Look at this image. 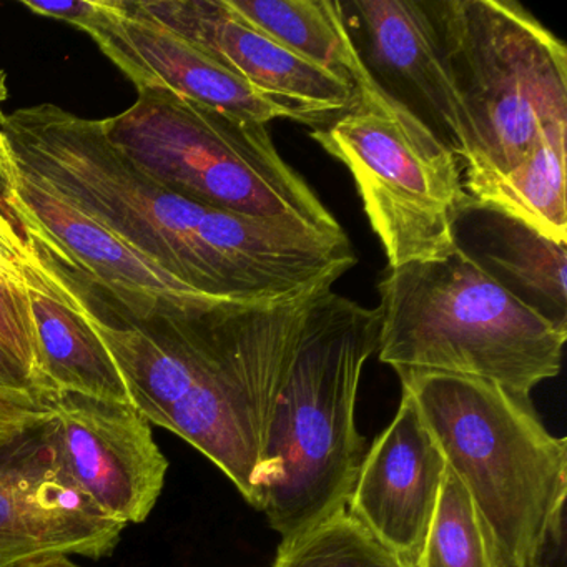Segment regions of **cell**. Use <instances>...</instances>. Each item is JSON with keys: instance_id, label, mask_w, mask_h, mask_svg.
Returning a JSON list of instances; mask_svg holds the SVG:
<instances>
[{"instance_id": "obj_1", "label": "cell", "mask_w": 567, "mask_h": 567, "mask_svg": "<svg viewBox=\"0 0 567 567\" xmlns=\"http://www.w3.org/2000/svg\"><path fill=\"white\" fill-rule=\"evenodd\" d=\"M0 148L202 297L281 300L333 288L358 261L344 231L220 210L175 194L115 147L102 121L59 105L6 115Z\"/></svg>"}, {"instance_id": "obj_2", "label": "cell", "mask_w": 567, "mask_h": 567, "mask_svg": "<svg viewBox=\"0 0 567 567\" xmlns=\"http://www.w3.org/2000/svg\"><path fill=\"white\" fill-rule=\"evenodd\" d=\"M380 341L378 308L333 290L311 307L275 403L260 511L284 539L347 511L367 446L354 423L361 373Z\"/></svg>"}, {"instance_id": "obj_3", "label": "cell", "mask_w": 567, "mask_h": 567, "mask_svg": "<svg viewBox=\"0 0 567 567\" xmlns=\"http://www.w3.org/2000/svg\"><path fill=\"white\" fill-rule=\"evenodd\" d=\"M381 363L491 381L529 398L556 378L567 330L501 287L463 251L388 268L380 285Z\"/></svg>"}, {"instance_id": "obj_4", "label": "cell", "mask_w": 567, "mask_h": 567, "mask_svg": "<svg viewBox=\"0 0 567 567\" xmlns=\"http://www.w3.org/2000/svg\"><path fill=\"white\" fill-rule=\"evenodd\" d=\"M398 377L489 526L506 567H526L564 520L566 437L546 430L529 398L491 381L433 371Z\"/></svg>"}, {"instance_id": "obj_5", "label": "cell", "mask_w": 567, "mask_h": 567, "mask_svg": "<svg viewBox=\"0 0 567 567\" xmlns=\"http://www.w3.org/2000/svg\"><path fill=\"white\" fill-rule=\"evenodd\" d=\"M461 125L466 188L519 164L567 124V49L514 0H427Z\"/></svg>"}, {"instance_id": "obj_6", "label": "cell", "mask_w": 567, "mask_h": 567, "mask_svg": "<svg viewBox=\"0 0 567 567\" xmlns=\"http://www.w3.org/2000/svg\"><path fill=\"white\" fill-rule=\"evenodd\" d=\"M135 104L104 118L105 135L182 197L255 217L288 218L328 234L343 227L281 157L267 125L171 89H137Z\"/></svg>"}, {"instance_id": "obj_7", "label": "cell", "mask_w": 567, "mask_h": 567, "mask_svg": "<svg viewBox=\"0 0 567 567\" xmlns=\"http://www.w3.org/2000/svg\"><path fill=\"white\" fill-rule=\"evenodd\" d=\"M310 137L357 184L388 268L437 260L454 250V224L467 194L460 158L370 74L347 112Z\"/></svg>"}, {"instance_id": "obj_8", "label": "cell", "mask_w": 567, "mask_h": 567, "mask_svg": "<svg viewBox=\"0 0 567 567\" xmlns=\"http://www.w3.org/2000/svg\"><path fill=\"white\" fill-rule=\"evenodd\" d=\"M317 288L274 301L231 303L217 343L164 430L212 461L260 509V473L275 403Z\"/></svg>"}, {"instance_id": "obj_9", "label": "cell", "mask_w": 567, "mask_h": 567, "mask_svg": "<svg viewBox=\"0 0 567 567\" xmlns=\"http://www.w3.org/2000/svg\"><path fill=\"white\" fill-rule=\"evenodd\" d=\"M0 197L44 254L78 271L135 320L190 310L202 297L147 255L19 168L0 148Z\"/></svg>"}, {"instance_id": "obj_10", "label": "cell", "mask_w": 567, "mask_h": 567, "mask_svg": "<svg viewBox=\"0 0 567 567\" xmlns=\"http://www.w3.org/2000/svg\"><path fill=\"white\" fill-rule=\"evenodd\" d=\"M45 433L59 470L99 513L124 526L151 516L168 460L134 404L55 394Z\"/></svg>"}, {"instance_id": "obj_11", "label": "cell", "mask_w": 567, "mask_h": 567, "mask_svg": "<svg viewBox=\"0 0 567 567\" xmlns=\"http://www.w3.org/2000/svg\"><path fill=\"white\" fill-rule=\"evenodd\" d=\"M135 11L220 62L290 109L298 124L324 127L354 102V87L278 44L228 0H128Z\"/></svg>"}, {"instance_id": "obj_12", "label": "cell", "mask_w": 567, "mask_h": 567, "mask_svg": "<svg viewBox=\"0 0 567 567\" xmlns=\"http://www.w3.org/2000/svg\"><path fill=\"white\" fill-rule=\"evenodd\" d=\"M45 423L0 446V567L52 553L101 559L114 553L127 527L69 483Z\"/></svg>"}, {"instance_id": "obj_13", "label": "cell", "mask_w": 567, "mask_h": 567, "mask_svg": "<svg viewBox=\"0 0 567 567\" xmlns=\"http://www.w3.org/2000/svg\"><path fill=\"white\" fill-rule=\"evenodd\" d=\"M340 8L371 79L413 112L461 162L463 125L441 62L430 2L348 0Z\"/></svg>"}, {"instance_id": "obj_14", "label": "cell", "mask_w": 567, "mask_h": 567, "mask_svg": "<svg viewBox=\"0 0 567 567\" xmlns=\"http://www.w3.org/2000/svg\"><path fill=\"white\" fill-rule=\"evenodd\" d=\"M446 460L403 390L390 426L364 454L347 511L410 567L423 549Z\"/></svg>"}, {"instance_id": "obj_15", "label": "cell", "mask_w": 567, "mask_h": 567, "mask_svg": "<svg viewBox=\"0 0 567 567\" xmlns=\"http://www.w3.org/2000/svg\"><path fill=\"white\" fill-rule=\"evenodd\" d=\"M137 89L164 87L235 117L267 125L293 112L251 87L185 39L145 18L128 0H99L84 29Z\"/></svg>"}, {"instance_id": "obj_16", "label": "cell", "mask_w": 567, "mask_h": 567, "mask_svg": "<svg viewBox=\"0 0 567 567\" xmlns=\"http://www.w3.org/2000/svg\"><path fill=\"white\" fill-rule=\"evenodd\" d=\"M454 247L530 310L567 330L566 245L467 195Z\"/></svg>"}, {"instance_id": "obj_17", "label": "cell", "mask_w": 567, "mask_h": 567, "mask_svg": "<svg viewBox=\"0 0 567 567\" xmlns=\"http://www.w3.org/2000/svg\"><path fill=\"white\" fill-rule=\"evenodd\" d=\"M29 301L45 380L54 394H84L132 404L117 364L85 320V307L75 310L59 298L39 291H31Z\"/></svg>"}, {"instance_id": "obj_18", "label": "cell", "mask_w": 567, "mask_h": 567, "mask_svg": "<svg viewBox=\"0 0 567 567\" xmlns=\"http://www.w3.org/2000/svg\"><path fill=\"white\" fill-rule=\"evenodd\" d=\"M241 18L321 71L357 85L368 74L334 0H228Z\"/></svg>"}, {"instance_id": "obj_19", "label": "cell", "mask_w": 567, "mask_h": 567, "mask_svg": "<svg viewBox=\"0 0 567 567\" xmlns=\"http://www.w3.org/2000/svg\"><path fill=\"white\" fill-rule=\"evenodd\" d=\"M566 138L567 124L553 125L506 175L466 188V194L566 245Z\"/></svg>"}, {"instance_id": "obj_20", "label": "cell", "mask_w": 567, "mask_h": 567, "mask_svg": "<svg viewBox=\"0 0 567 567\" xmlns=\"http://www.w3.org/2000/svg\"><path fill=\"white\" fill-rule=\"evenodd\" d=\"M416 567H506L473 497L447 466Z\"/></svg>"}, {"instance_id": "obj_21", "label": "cell", "mask_w": 567, "mask_h": 567, "mask_svg": "<svg viewBox=\"0 0 567 567\" xmlns=\"http://www.w3.org/2000/svg\"><path fill=\"white\" fill-rule=\"evenodd\" d=\"M271 567H410L348 511L281 540Z\"/></svg>"}, {"instance_id": "obj_22", "label": "cell", "mask_w": 567, "mask_h": 567, "mask_svg": "<svg viewBox=\"0 0 567 567\" xmlns=\"http://www.w3.org/2000/svg\"><path fill=\"white\" fill-rule=\"evenodd\" d=\"M0 398L32 404V406L52 408L51 401L29 380L14 358L0 344Z\"/></svg>"}, {"instance_id": "obj_23", "label": "cell", "mask_w": 567, "mask_h": 567, "mask_svg": "<svg viewBox=\"0 0 567 567\" xmlns=\"http://www.w3.org/2000/svg\"><path fill=\"white\" fill-rule=\"evenodd\" d=\"M52 408L32 406L0 398V446L41 426L51 417Z\"/></svg>"}, {"instance_id": "obj_24", "label": "cell", "mask_w": 567, "mask_h": 567, "mask_svg": "<svg viewBox=\"0 0 567 567\" xmlns=\"http://www.w3.org/2000/svg\"><path fill=\"white\" fill-rule=\"evenodd\" d=\"M24 8L44 18L59 19L69 22L84 31L99 11V0H64V2H41V0H24Z\"/></svg>"}, {"instance_id": "obj_25", "label": "cell", "mask_w": 567, "mask_h": 567, "mask_svg": "<svg viewBox=\"0 0 567 567\" xmlns=\"http://www.w3.org/2000/svg\"><path fill=\"white\" fill-rule=\"evenodd\" d=\"M0 245L11 248L18 254L28 255V257H42L44 255L38 244L25 234L21 221L16 218L14 212L9 208L2 197H0Z\"/></svg>"}, {"instance_id": "obj_26", "label": "cell", "mask_w": 567, "mask_h": 567, "mask_svg": "<svg viewBox=\"0 0 567 567\" xmlns=\"http://www.w3.org/2000/svg\"><path fill=\"white\" fill-rule=\"evenodd\" d=\"M566 519L560 520L549 536L546 543L539 547L533 559L526 567H567L566 566Z\"/></svg>"}, {"instance_id": "obj_27", "label": "cell", "mask_w": 567, "mask_h": 567, "mask_svg": "<svg viewBox=\"0 0 567 567\" xmlns=\"http://www.w3.org/2000/svg\"><path fill=\"white\" fill-rule=\"evenodd\" d=\"M12 567H82L72 556L61 553L41 554V556L31 557V559L22 560Z\"/></svg>"}, {"instance_id": "obj_28", "label": "cell", "mask_w": 567, "mask_h": 567, "mask_svg": "<svg viewBox=\"0 0 567 567\" xmlns=\"http://www.w3.org/2000/svg\"><path fill=\"white\" fill-rule=\"evenodd\" d=\"M8 74H6L4 71H0V124H2L6 118L4 111H2V105H4L6 101H8Z\"/></svg>"}]
</instances>
